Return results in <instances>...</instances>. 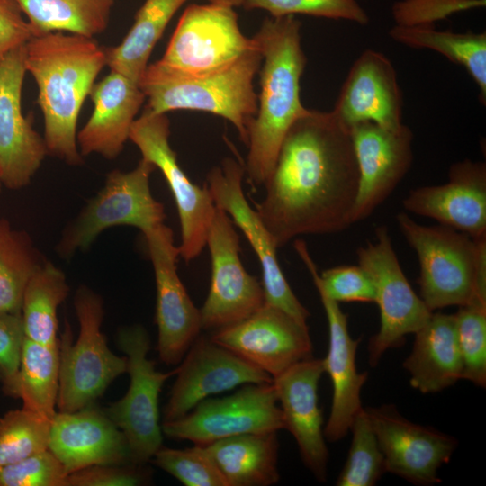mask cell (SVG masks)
<instances>
[{"label":"cell","mask_w":486,"mask_h":486,"mask_svg":"<svg viewBox=\"0 0 486 486\" xmlns=\"http://www.w3.org/2000/svg\"><path fill=\"white\" fill-rule=\"evenodd\" d=\"M255 47L253 38L241 32L234 8L191 4L157 62L176 75L198 76L232 64Z\"/></svg>","instance_id":"30bf717a"},{"label":"cell","mask_w":486,"mask_h":486,"mask_svg":"<svg viewBox=\"0 0 486 486\" xmlns=\"http://www.w3.org/2000/svg\"><path fill=\"white\" fill-rule=\"evenodd\" d=\"M359 181L352 223L369 217L395 190L413 162V132L404 123L391 130L371 122L351 128Z\"/></svg>","instance_id":"ac0fdd59"},{"label":"cell","mask_w":486,"mask_h":486,"mask_svg":"<svg viewBox=\"0 0 486 486\" xmlns=\"http://www.w3.org/2000/svg\"><path fill=\"white\" fill-rule=\"evenodd\" d=\"M301 28L294 15L271 16L253 37L262 56L261 89L256 116L248 129L245 169L255 186L264 184L287 131L307 111L300 95L307 63Z\"/></svg>","instance_id":"3957f363"},{"label":"cell","mask_w":486,"mask_h":486,"mask_svg":"<svg viewBox=\"0 0 486 486\" xmlns=\"http://www.w3.org/2000/svg\"><path fill=\"white\" fill-rule=\"evenodd\" d=\"M322 359L301 361L273 379L284 428L295 438L302 462L321 482L327 480L328 450L318 402Z\"/></svg>","instance_id":"603a6c76"},{"label":"cell","mask_w":486,"mask_h":486,"mask_svg":"<svg viewBox=\"0 0 486 486\" xmlns=\"http://www.w3.org/2000/svg\"><path fill=\"white\" fill-rule=\"evenodd\" d=\"M68 473L50 450L0 468V486H65Z\"/></svg>","instance_id":"60d3db41"},{"label":"cell","mask_w":486,"mask_h":486,"mask_svg":"<svg viewBox=\"0 0 486 486\" xmlns=\"http://www.w3.org/2000/svg\"><path fill=\"white\" fill-rule=\"evenodd\" d=\"M163 422L177 419L211 395L273 377L211 338L198 336L177 366Z\"/></svg>","instance_id":"ffe728a7"},{"label":"cell","mask_w":486,"mask_h":486,"mask_svg":"<svg viewBox=\"0 0 486 486\" xmlns=\"http://www.w3.org/2000/svg\"><path fill=\"white\" fill-rule=\"evenodd\" d=\"M389 36L396 42L413 49L440 53L451 62L464 68L479 88L482 104H486V33L438 31L435 24L394 25Z\"/></svg>","instance_id":"f546056e"},{"label":"cell","mask_w":486,"mask_h":486,"mask_svg":"<svg viewBox=\"0 0 486 486\" xmlns=\"http://www.w3.org/2000/svg\"><path fill=\"white\" fill-rule=\"evenodd\" d=\"M32 36L63 32L94 38L108 27L115 0H14Z\"/></svg>","instance_id":"4dcf8cb0"},{"label":"cell","mask_w":486,"mask_h":486,"mask_svg":"<svg viewBox=\"0 0 486 486\" xmlns=\"http://www.w3.org/2000/svg\"><path fill=\"white\" fill-rule=\"evenodd\" d=\"M261 63L256 45L232 64L198 76L171 73L157 61L148 64L139 83L145 108L154 113L192 110L220 116L233 124L247 145L248 129L257 111L253 82Z\"/></svg>","instance_id":"277c9868"},{"label":"cell","mask_w":486,"mask_h":486,"mask_svg":"<svg viewBox=\"0 0 486 486\" xmlns=\"http://www.w3.org/2000/svg\"><path fill=\"white\" fill-rule=\"evenodd\" d=\"M187 0H145L122 40L105 47L106 66L140 83L154 47L170 20Z\"/></svg>","instance_id":"f1b7e54d"},{"label":"cell","mask_w":486,"mask_h":486,"mask_svg":"<svg viewBox=\"0 0 486 486\" xmlns=\"http://www.w3.org/2000/svg\"><path fill=\"white\" fill-rule=\"evenodd\" d=\"M2 187H3V185H2V184L0 183V192H1V190H2Z\"/></svg>","instance_id":"7dc6e473"},{"label":"cell","mask_w":486,"mask_h":486,"mask_svg":"<svg viewBox=\"0 0 486 486\" xmlns=\"http://www.w3.org/2000/svg\"><path fill=\"white\" fill-rule=\"evenodd\" d=\"M352 440L338 486H374L386 472L383 454L379 446L366 410L356 415L349 431Z\"/></svg>","instance_id":"e575fe53"},{"label":"cell","mask_w":486,"mask_h":486,"mask_svg":"<svg viewBox=\"0 0 486 486\" xmlns=\"http://www.w3.org/2000/svg\"><path fill=\"white\" fill-rule=\"evenodd\" d=\"M79 323L73 342L70 325L65 323L58 338V411L73 412L92 406L108 386L127 373V358L115 355L101 330L104 310L102 297L92 289L80 286L74 296Z\"/></svg>","instance_id":"8992f818"},{"label":"cell","mask_w":486,"mask_h":486,"mask_svg":"<svg viewBox=\"0 0 486 486\" xmlns=\"http://www.w3.org/2000/svg\"><path fill=\"white\" fill-rule=\"evenodd\" d=\"M89 97L94 109L76 140L82 157L98 154L116 158L129 140L131 126L146 96L140 85L128 76L110 70L93 86Z\"/></svg>","instance_id":"484cf974"},{"label":"cell","mask_w":486,"mask_h":486,"mask_svg":"<svg viewBox=\"0 0 486 486\" xmlns=\"http://www.w3.org/2000/svg\"><path fill=\"white\" fill-rule=\"evenodd\" d=\"M46 261L27 232L0 218V311L21 313L26 285Z\"/></svg>","instance_id":"836d02e7"},{"label":"cell","mask_w":486,"mask_h":486,"mask_svg":"<svg viewBox=\"0 0 486 486\" xmlns=\"http://www.w3.org/2000/svg\"><path fill=\"white\" fill-rule=\"evenodd\" d=\"M150 461L184 485L226 486L215 465L196 445L186 449L162 446Z\"/></svg>","instance_id":"ab89813d"},{"label":"cell","mask_w":486,"mask_h":486,"mask_svg":"<svg viewBox=\"0 0 486 486\" xmlns=\"http://www.w3.org/2000/svg\"><path fill=\"white\" fill-rule=\"evenodd\" d=\"M59 389V349L24 338L16 380L15 398L22 408L52 419Z\"/></svg>","instance_id":"1f68e13d"},{"label":"cell","mask_w":486,"mask_h":486,"mask_svg":"<svg viewBox=\"0 0 486 486\" xmlns=\"http://www.w3.org/2000/svg\"><path fill=\"white\" fill-rule=\"evenodd\" d=\"M332 112L349 128L361 122L391 130L400 128L403 97L392 61L371 49L362 52L353 63Z\"/></svg>","instance_id":"7402d4cb"},{"label":"cell","mask_w":486,"mask_h":486,"mask_svg":"<svg viewBox=\"0 0 486 486\" xmlns=\"http://www.w3.org/2000/svg\"><path fill=\"white\" fill-rule=\"evenodd\" d=\"M226 486H269L279 481L277 432L243 434L196 445Z\"/></svg>","instance_id":"83f0119b"},{"label":"cell","mask_w":486,"mask_h":486,"mask_svg":"<svg viewBox=\"0 0 486 486\" xmlns=\"http://www.w3.org/2000/svg\"><path fill=\"white\" fill-rule=\"evenodd\" d=\"M32 37L30 26L14 0H0V62Z\"/></svg>","instance_id":"f6af8a7d"},{"label":"cell","mask_w":486,"mask_h":486,"mask_svg":"<svg viewBox=\"0 0 486 486\" xmlns=\"http://www.w3.org/2000/svg\"><path fill=\"white\" fill-rule=\"evenodd\" d=\"M51 419L24 408L0 418V468L49 449Z\"/></svg>","instance_id":"d590c367"},{"label":"cell","mask_w":486,"mask_h":486,"mask_svg":"<svg viewBox=\"0 0 486 486\" xmlns=\"http://www.w3.org/2000/svg\"><path fill=\"white\" fill-rule=\"evenodd\" d=\"M211 339L273 379L312 357L308 325L266 302L247 319L215 330Z\"/></svg>","instance_id":"2e32d148"},{"label":"cell","mask_w":486,"mask_h":486,"mask_svg":"<svg viewBox=\"0 0 486 486\" xmlns=\"http://www.w3.org/2000/svg\"><path fill=\"white\" fill-rule=\"evenodd\" d=\"M294 248L325 293L337 302H375V287L366 271L358 266H338L320 274L307 245L302 239L294 241Z\"/></svg>","instance_id":"74e56055"},{"label":"cell","mask_w":486,"mask_h":486,"mask_svg":"<svg viewBox=\"0 0 486 486\" xmlns=\"http://www.w3.org/2000/svg\"><path fill=\"white\" fill-rule=\"evenodd\" d=\"M169 136L170 122L166 113H154L145 108L133 122L129 140L139 148L142 159L163 174L178 212L180 256L190 261L197 257L206 245L216 206L206 184L198 186L182 170L169 144Z\"/></svg>","instance_id":"8fae6325"},{"label":"cell","mask_w":486,"mask_h":486,"mask_svg":"<svg viewBox=\"0 0 486 486\" xmlns=\"http://www.w3.org/2000/svg\"><path fill=\"white\" fill-rule=\"evenodd\" d=\"M402 204L474 239L486 238V165L469 158L455 162L447 183L412 189Z\"/></svg>","instance_id":"44dd1931"},{"label":"cell","mask_w":486,"mask_h":486,"mask_svg":"<svg viewBox=\"0 0 486 486\" xmlns=\"http://www.w3.org/2000/svg\"><path fill=\"white\" fill-rule=\"evenodd\" d=\"M143 464H95L69 473L65 486H137L147 484L150 473Z\"/></svg>","instance_id":"ee69618b"},{"label":"cell","mask_w":486,"mask_h":486,"mask_svg":"<svg viewBox=\"0 0 486 486\" xmlns=\"http://www.w3.org/2000/svg\"><path fill=\"white\" fill-rule=\"evenodd\" d=\"M156 281V323L158 351L166 364H180L200 335V310L192 302L178 273L179 248L173 230L165 223L143 233Z\"/></svg>","instance_id":"9a60e30c"},{"label":"cell","mask_w":486,"mask_h":486,"mask_svg":"<svg viewBox=\"0 0 486 486\" xmlns=\"http://www.w3.org/2000/svg\"><path fill=\"white\" fill-rule=\"evenodd\" d=\"M24 338L21 313L0 311V382L4 392L10 397L15 398Z\"/></svg>","instance_id":"7bdbcfd3"},{"label":"cell","mask_w":486,"mask_h":486,"mask_svg":"<svg viewBox=\"0 0 486 486\" xmlns=\"http://www.w3.org/2000/svg\"><path fill=\"white\" fill-rule=\"evenodd\" d=\"M242 6L265 10L272 17L306 14L360 25L369 22V15L356 0H244Z\"/></svg>","instance_id":"f35d334b"},{"label":"cell","mask_w":486,"mask_h":486,"mask_svg":"<svg viewBox=\"0 0 486 486\" xmlns=\"http://www.w3.org/2000/svg\"><path fill=\"white\" fill-rule=\"evenodd\" d=\"M49 449L68 475L95 464L132 463L123 433L93 405L73 412L57 411L51 419Z\"/></svg>","instance_id":"cb8c5ba5"},{"label":"cell","mask_w":486,"mask_h":486,"mask_svg":"<svg viewBox=\"0 0 486 486\" xmlns=\"http://www.w3.org/2000/svg\"><path fill=\"white\" fill-rule=\"evenodd\" d=\"M23 51L26 72L38 88L48 155L70 166L83 164L76 140L77 121L85 100L106 66L105 47L94 38L53 32L32 36Z\"/></svg>","instance_id":"7a4b0ae2"},{"label":"cell","mask_w":486,"mask_h":486,"mask_svg":"<svg viewBox=\"0 0 486 486\" xmlns=\"http://www.w3.org/2000/svg\"><path fill=\"white\" fill-rule=\"evenodd\" d=\"M209 4L225 6V7H238L242 6L244 0H207Z\"/></svg>","instance_id":"bcb514c9"},{"label":"cell","mask_w":486,"mask_h":486,"mask_svg":"<svg viewBox=\"0 0 486 486\" xmlns=\"http://www.w3.org/2000/svg\"><path fill=\"white\" fill-rule=\"evenodd\" d=\"M272 382L248 383L222 398H206L183 417L163 422L162 432L176 440L206 445L221 438L284 428Z\"/></svg>","instance_id":"7c38bea8"},{"label":"cell","mask_w":486,"mask_h":486,"mask_svg":"<svg viewBox=\"0 0 486 486\" xmlns=\"http://www.w3.org/2000/svg\"><path fill=\"white\" fill-rule=\"evenodd\" d=\"M375 242L356 250L358 265L372 278L380 310V328L368 345V360L375 367L383 354L398 347L430 318V311L403 273L385 226L375 229Z\"/></svg>","instance_id":"9c48e42d"},{"label":"cell","mask_w":486,"mask_h":486,"mask_svg":"<svg viewBox=\"0 0 486 486\" xmlns=\"http://www.w3.org/2000/svg\"><path fill=\"white\" fill-rule=\"evenodd\" d=\"M117 343L127 358L130 385L125 395L104 411L125 436L132 463L144 464L162 446L159 393L177 367L166 373L156 369V362L148 357L150 338L140 325L121 328Z\"/></svg>","instance_id":"ba28073f"},{"label":"cell","mask_w":486,"mask_h":486,"mask_svg":"<svg viewBox=\"0 0 486 486\" xmlns=\"http://www.w3.org/2000/svg\"><path fill=\"white\" fill-rule=\"evenodd\" d=\"M155 169L141 158L130 171L110 172L104 187L62 232L57 245L59 256L69 258L78 250L87 249L101 232L111 227L133 226L144 233L164 223V205L150 190V176Z\"/></svg>","instance_id":"52a82bcc"},{"label":"cell","mask_w":486,"mask_h":486,"mask_svg":"<svg viewBox=\"0 0 486 486\" xmlns=\"http://www.w3.org/2000/svg\"><path fill=\"white\" fill-rule=\"evenodd\" d=\"M313 283L328 320V349L322 362L324 373L328 374L333 389L330 414L324 427V436L330 442H336L349 432L356 415L363 408L361 391L368 374L357 371L356 356L361 339L351 338L347 315L318 283Z\"/></svg>","instance_id":"d4e9b609"},{"label":"cell","mask_w":486,"mask_h":486,"mask_svg":"<svg viewBox=\"0 0 486 486\" xmlns=\"http://www.w3.org/2000/svg\"><path fill=\"white\" fill-rule=\"evenodd\" d=\"M68 292L65 274L47 260L23 292L21 315L27 338L46 345L58 342V309Z\"/></svg>","instance_id":"d6a6232c"},{"label":"cell","mask_w":486,"mask_h":486,"mask_svg":"<svg viewBox=\"0 0 486 486\" xmlns=\"http://www.w3.org/2000/svg\"><path fill=\"white\" fill-rule=\"evenodd\" d=\"M359 174L351 130L331 112L307 109L283 140L256 212L276 248L352 225Z\"/></svg>","instance_id":"6da1fadb"},{"label":"cell","mask_w":486,"mask_h":486,"mask_svg":"<svg viewBox=\"0 0 486 486\" xmlns=\"http://www.w3.org/2000/svg\"><path fill=\"white\" fill-rule=\"evenodd\" d=\"M396 219L417 254L419 297L430 311L486 298V238L474 239L441 224L422 225L405 212Z\"/></svg>","instance_id":"5b68a950"},{"label":"cell","mask_w":486,"mask_h":486,"mask_svg":"<svg viewBox=\"0 0 486 486\" xmlns=\"http://www.w3.org/2000/svg\"><path fill=\"white\" fill-rule=\"evenodd\" d=\"M206 245L212 260L211 285L200 310L202 328L236 324L265 303L263 285L248 273L239 256V238L230 217L216 207Z\"/></svg>","instance_id":"4fadbf2b"},{"label":"cell","mask_w":486,"mask_h":486,"mask_svg":"<svg viewBox=\"0 0 486 486\" xmlns=\"http://www.w3.org/2000/svg\"><path fill=\"white\" fill-rule=\"evenodd\" d=\"M414 334L411 353L403 362L414 389L422 393L438 392L462 379L454 314L433 311Z\"/></svg>","instance_id":"4316f807"},{"label":"cell","mask_w":486,"mask_h":486,"mask_svg":"<svg viewBox=\"0 0 486 486\" xmlns=\"http://www.w3.org/2000/svg\"><path fill=\"white\" fill-rule=\"evenodd\" d=\"M383 454L386 472L421 486L439 483V468L457 446L454 437L413 423L394 405L365 409Z\"/></svg>","instance_id":"e0dca14e"},{"label":"cell","mask_w":486,"mask_h":486,"mask_svg":"<svg viewBox=\"0 0 486 486\" xmlns=\"http://www.w3.org/2000/svg\"><path fill=\"white\" fill-rule=\"evenodd\" d=\"M245 167L231 158H224L207 174L206 186L216 207L223 210L248 240L262 268L265 302L276 306L307 324L309 310L298 300L281 269L271 234L256 209L246 199L242 181Z\"/></svg>","instance_id":"5bb4252c"},{"label":"cell","mask_w":486,"mask_h":486,"mask_svg":"<svg viewBox=\"0 0 486 486\" xmlns=\"http://www.w3.org/2000/svg\"><path fill=\"white\" fill-rule=\"evenodd\" d=\"M23 46L0 62V183L11 190L27 186L48 155L43 136L22 110Z\"/></svg>","instance_id":"d6986e66"},{"label":"cell","mask_w":486,"mask_h":486,"mask_svg":"<svg viewBox=\"0 0 486 486\" xmlns=\"http://www.w3.org/2000/svg\"><path fill=\"white\" fill-rule=\"evenodd\" d=\"M463 362L462 379L486 386V298H474L454 314Z\"/></svg>","instance_id":"8d00e7d4"},{"label":"cell","mask_w":486,"mask_h":486,"mask_svg":"<svg viewBox=\"0 0 486 486\" xmlns=\"http://www.w3.org/2000/svg\"><path fill=\"white\" fill-rule=\"evenodd\" d=\"M485 5L486 0H400L393 4L392 14L395 25H429L454 14Z\"/></svg>","instance_id":"b9f144b4"}]
</instances>
